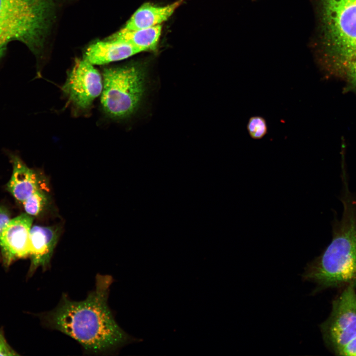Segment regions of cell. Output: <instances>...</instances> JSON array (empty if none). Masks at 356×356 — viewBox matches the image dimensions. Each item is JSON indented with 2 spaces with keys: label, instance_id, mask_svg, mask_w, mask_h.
<instances>
[{
  "label": "cell",
  "instance_id": "obj_1",
  "mask_svg": "<svg viewBox=\"0 0 356 356\" xmlns=\"http://www.w3.org/2000/svg\"><path fill=\"white\" fill-rule=\"evenodd\" d=\"M113 281L109 275L97 274L95 288L85 299L71 300L64 293L54 309L37 315L44 327L72 338L87 354H114L143 340L131 336L116 322L108 303Z\"/></svg>",
  "mask_w": 356,
  "mask_h": 356
},
{
  "label": "cell",
  "instance_id": "obj_2",
  "mask_svg": "<svg viewBox=\"0 0 356 356\" xmlns=\"http://www.w3.org/2000/svg\"><path fill=\"white\" fill-rule=\"evenodd\" d=\"M346 178H342V217L334 222L332 240L302 275L304 281L317 285L315 291L343 286L356 288V198L349 191Z\"/></svg>",
  "mask_w": 356,
  "mask_h": 356
},
{
  "label": "cell",
  "instance_id": "obj_3",
  "mask_svg": "<svg viewBox=\"0 0 356 356\" xmlns=\"http://www.w3.org/2000/svg\"><path fill=\"white\" fill-rule=\"evenodd\" d=\"M318 60L329 75L344 79L356 59V0H316Z\"/></svg>",
  "mask_w": 356,
  "mask_h": 356
},
{
  "label": "cell",
  "instance_id": "obj_4",
  "mask_svg": "<svg viewBox=\"0 0 356 356\" xmlns=\"http://www.w3.org/2000/svg\"><path fill=\"white\" fill-rule=\"evenodd\" d=\"M53 0H0V59L14 42L36 53L50 25Z\"/></svg>",
  "mask_w": 356,
  "mask_h": 356
},
{
  "label": "cell",
  "instance_id": "obj_5",
  "mask_svg": "<svg viewBox=\"0 0 356 356\" xmlns=\"http://www.w3.org/2000/svg\"><path fill=\"white\" fill-rule=\"evenodd\" d=\"M101 104L105 115L114 120L130 116L137 108L144 89L141 68L130 64L105 68Z\"/></svg>",
  "mask_w": 356,
  "mask_h": 356
},
{
  "label": "cell",
  "instance_id": "obj_6",
  "mask_svg": "<svg viewBox=\"0 0 356 356\" xmlns=\"http://www.w3.org/2000/svg\"><path fill=\"white\" fill-rule=\"evenodd\" d=\"M352 286H346L333 300L332 311L320 325L323 340L334 353L356 337V292Z\"/></svg>",
  "mask_w": 356,
  "mask_h": 356
},
{
  "label": "cell",
  "instance_id": "obj_7",
  "mask_svg": "<svg viewBox=\"0 0 356 356\" xmlns=\"http://www.w3.org/2000/svg\"><path fill=\"white\" fill-rule=\"evenodd\" d=\"M103 79L98 71L85 59H77L62 87L75 113H87L101 94Z\"/></svg>",
  "mask_w": 356,
  "mask_h": 356
},
{
  "label": "cell",
  "instance_id": "obj_8",
  "mask_svg": "<svg viewBox=\"0 0 356 356\" xmlns=\"http://www.w3.org/2000/svg\"><path fill=\"white\" fill-rule=\"evenodd\" d=\"M33 219L22 214L11 219L0 235V253L3 264L8 267L18 259L29 256V237Z\"/></svg>",
  "mask_w": 356,
  "mask_h": 356
},
{
  "label": "cell",
  "instance_id": "obj_9",
  "mask_svg": "<svg viewBox=\"0 0 356 356\" xmlns=\"http://www.w3.org/2000/svg\"><path fill=\"white\" fill-rule=\"evenodd\" d=\"M59 235V229L55 226L35 225L32 227L29 237V257L31 264L28 277L31 276L39 267L44 270L50 267Z\"/></svg>",
  "mask_w": 356,
  "mask_h": 356
},
{
  "label": "cell",
  "instance_id": "obj_10",
  "mask_svg": "<svg viewBox=\"0 0 356 356\" xmlns=\"http://www.w3.org/2000/svg\"><path fill=\"white\" fill-rule=\"evenodd\" d=\"M143 51L125 42L108 38L90 44L86 49L84 59L92 65H103L122 60Z\"/></svg>",
  "mask_w": 356,
  "mask_h": 356
},
{
  "label": "cell",
  "instance_id": "obj_11",
  "mask_svg": "<svg viewBox=\"0 0 356 356\" xmlns=\"http://www.w3.org/2000/svg\"><path fill=\"white\" fill-rule=\"evenodd\" d=\"M12 173L7 189L14 198L22 203L33 193L41 189L40 181L35 171L16 155H11Z\"/></svg>",
  "mask_w": 356,
  "mask_h": 356
},
{
  "label": "cell",
  "instance_id": "obj_12",
  "mask_svg": "<svg viewBox=\"0 0 356 356\" xmlns=\"http://www.w3.org/2000/svg\"><path fill=\"white\" fill-rule=\"evenodd\" d=\"M183 0H177L165 6L146 3L139 7L126 23L123 29L128 30L150 28L166 21Z\"/></svg>",
  "mask_w": 356,
  "mask_h": 356
},
{
  "label": "cell",
  "instance_id": "obj_13",
  "mask_svg": "<svg viewBox=\"0 0 356 356\" xmlns=\"http://www.w3.org/2000/svg\"><path fill=\"white\" fill-rule=\"evenodd\" d=\"M161 30V25L134 30L122 28L108 38L125 42L145 51L157 47Z\"/></svg>",
  "mask_w": 356,
  "mask_h": 356
},
{
  "label": "cell",
  "instance_id": "obj_14",
  "mask_svg": "<svg viewBox=\"0 0 356 356\" xmlns=\"http://www.w3.org/2000/svg\"><path fill=\"white\" fill-rule=\"evenodd\" d=\"M47 202V196L43 189L35 191L23 203L26 213L31 216L40 214Z\"/></svg>",
  "mask_w": 356,
  "mask_h": 356
},
{
  "label": "cell",
  "instance_id": "obj_15",
  "mask_svg": "<svg viewBox=\"0 0 356 356\" xmlns=\"http://www.w3.org/2000/svg\"><path fill=\"white\" fill-rule=\"evenodd\" d=\"M247 129L250 137L254 139H260L264 137L267 132L266 120L259 116H252L248 120Z\"/></svg>",
  "mask_w": 356,
  "mask_h": 356
},
{
  "label": "cell",
  "instance_id": "obj_16",
  "mask_svg": "<svg viewBox=\"0 0 356 356\" xmlns=\"http://www.w3.org/2000/svg\"><path fill=\"white\" fill-rule=\"evenodd\" d=\"M344 79L347 83L346 90L356 92V59L348 66Z\"/></svg>",
  "mask_w": 356,
  "mask_h": 356
},
{
  "label": "cell",
  "instance_id": "obj_17",
  "mask_svg": "<svg viewBox=\"0 0 356 356\" xmlns=\"http://www.w3.org/2000/svg\"><path fill=\"white\" fill-rule=\"evenodd\" d=\"M335 354L338 356H356V337L343 346Z\"/></svg>",
  "mask_w": 356,
  "mask_h": 356
},
{
  "label": "cell",
  "instance_id": "obj_18",
  "mask_svg": "<svg viewBox=\"0 0 356 356\" xmlns=\"http://www.w3.org/2000/svg\"><path fill=\"white\" fill-rule=\"evenodd\" d=\"M19 355L7 342L3 331L0 329V356Z\"/></svg>",
  "mask_w": 356,
  "mask_h": 356
},
{
  "label": "cell",
  "instance_id": "obj_19",
  "mask_svg": "<svg viewBox=\"0 0 356 356\" xmlns=\"http://www.w3.org/2000/svg\"><path fill=\"white\" fill-rule=\"evenodd\" d=\"M10 220V214L7 209L4 206H0V235Z\"/></svg>",
  "mask_w": 356,
  "mask_h": 356
}]
</instances>
